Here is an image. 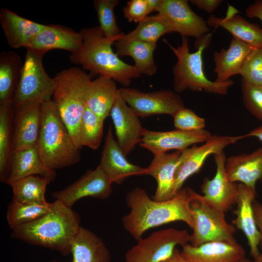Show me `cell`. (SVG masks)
<instances>
[{
	"label": "cell",
	"mask_w": 262,
	"mask_h": 262,
	"mask_svg": "<svg viewBox=\"0 0 262 262\" xmlns=\"http://www.w3.org/2000/svg\"><path fill=\"white\" fill-rule=\"evenodd\" d=\"M192 189L182 188L172 198L163 201L151 199L143 189L136 187L126 197L129 213L122 219L124 229L135 239L153 228L183 221L191 228L193 220L190 203Z\"/></svg>",
	"instance_id": "cell-1"
},
{
	"label": "cell",
	"mask_w": 262,
	"mask_h": 262,
	"mask_svg": "<svg viewBox=\"0 0 262 262\" xmlns=\"http://www.w3.org/2000/svg\"><path fill=\"white\" fill-rule=\"evenodd\" d=\"M80 33L82 44L77 52L71 53L69 60L89 70L91 78L98 75L105 76L127 87L132 79L141 77L134 66L123 61L112 49V45L124 36V33L117 36L106 37L99 26L83 28Z\"/></svg>",
	"instance_id": "cell-2"
},
{
	"label": "cell",
	"mask_w": 262,
	"mask_h": 262,
	"mask_svg": "<svg viewBox=\"0 0 262 262\" xmlns=\"http://www.w3.org/2000/svg\"><path fill=\"white\" fill-rule=\"evenodd\" d=\"M79 214L61 201L52 202L50 210L39 219L13 229L11 237L28 244L71 254L73 241L81 226Z\"/></svg>",
	"instance_id": "cell-3"
},
{
	"label": "cell",
	"mask_w": 262,
	"mask_h": 262,
	"mask_svg": "<svg viewBox=\"0 0 262 262\" xmlns=\"http://www.w3.org/2000/svg\"><path fill=\"white\" fill-rule=\"evenodd\" d=\"M212 34L208 33L197 39L195 47L196 51H190L188 39L182 37L180 46L175 48L166 40V43L177 58L173 67L174 89L176 92L181 93L187 89L195 92H205L219 95H225L234 82L231 80L219 83L208 79L204 71L203 53L210 45Z\"/></svg>",
	"instance_id": "cell-4"
},
{
	"label": "cell",
	"mask_w": 262,
	"mask_h": 262,
	"mask_svg": "<svg viewBox=\"0 0 262 262\" xmlns=\"http://www.w3.org/2000/svg\"><path fill=\"white\" fill-rule=\"evenodd\" d=\"M37 147L44 164L52 170L73 165L80 160V149L52 99L42 103Z\"/></svg>",
	"instance_id": "cell-5"
},
{
	"label": "cell",
	"mask_w": 262,
	"mask_h": 262,
	"mask_svg": "<svg viewBox=\"0 0 262 262\" xmlns=\"http://www.w3.org/2000/svg\"><path fill=\"white\" fill-rule=\"evenodd\" d=\"M54 80L52 100L75 145L80 149V126L91 77L81 68L72 67L57 73Z\"/></svg>",
	"instance_id": "cell-6"
},
{
	"label": "cell",
	"mask_w": 262,
	"mask_h": 262,
	"mask_svg": "<svg viewBox=\"0 0 262 262\" xmlns=\"http://www.w3.org/2000/svg\"><path fill=\"white\" fill-rule=\"evenodd\" d=\"M190 206L193 220L190 245L197 246L209 242L237 241L234 236L235 227L227 222L226 213L212 206L193 190Z\"/></svg>",
	"instance_id": "cell-7"
},
{
	"label": "cell",
	"mask_w": 262,
	"mask_h": 262,
	"mask_svg": "<svg viewBox=\"0 0 262 262\" xmlns=\"http://www.w3.org/2000/svg\"><path fill=\"white\" fill-rule=\"evenodd\" d=\"M54 86V78L46 72L42 58L27 49L20 78L14 97V106L49 100L53 96Z\"/></svg>",
	"instance_id": "cell-8"
},
{
	"label": "cell",
	"mask_w": 262,
	"mask_h": 262,
	"mask_svg": "<svg viewBox=\"0 0 262 262\" xmlns=\"http://www.w3.org/2000/svg\"><path fill=\"white\" fill-rule=\"evenodd\" d=\"M187 230L168 228L156 231L138 243L125 254L126 262H165L173 256L177 246L189 244Z\"/></svg>",
	"instance_id": "cell-9"
},
{
	"label": "cell",
	"mask_w": 262,
	"mask_h": 262,
	"mask_svg": "<svg viewBox=\"0 0 262 262\" xmlns=\"http://www.w3.org/2000/svg\"><path fill=\"white\" fill-rule=\"evenodd\" d=\"M119 91L124 101L139 117L161 114L173 117L179 110L185 107L180 96L170 90L144 92L127 87L119 89Z\"/></svg>",
	"instance_id": "cell-10"
},
{
	"label": "cell",
	"mask_w": 262,
	"mask_h": 262,
	"mask_svg": "<svg viewBox=\"0 0 262 262\" xmlns=\"http://www.w3.org/2000/svg\"><path fill=\"white\" fill-rule=\"evenodd\" d=\"M245 138V135L235 136L213 135L202 145L196 146L194 145L191 147L181 151L180 163L175 176L174 196L182 189L183 184L190 177L200 170L210 155L221 152L228 146L235 144Z\"/></svg>",
	"instance_id": "cell-11"
},
{
	"label": "cell",
	"mask_w": 262,
	"mask_h": 262,
	"mask_svg": "<svg viewBox=\"0 0 262 262\" xmlns=\"http://www.w3.org/2000/svg\"><path fill=\"white\" fill-rule=\"evenodd\" d=\"M156 12L172 32L178 33L182 37L198 39L209 33L207 21L192 10L187 0H162Z\"/></svg>",
	"instance_id": "cell-12"
},
{
	"label": "cell",
	"mask_w": 262,
	"mask_h": 262,
	"mask_svg": "<svg viewBox=\"0 0 262 262\" xmlns=\"http://www.w3.org/2000/svg\"><path fill=\"white\" fill-rule=\"evenodd\" d=\"M216 172L212 179L205 178L201 186L203 196L210 204L223 212L236 204L238 184L229 180L226 174V158L223 151L214 154Z\"/></svg>",
	"instance_id": "cell-13"
},
{
	"label": "cell",
	"mask_w": 262,
	"mask_h": 262,
	"mask_svg": "<svg viewBox=\"0 0 262 262\" xmlns=\"http://www.w3.org/2000/svg\"><path fill=\"white\" fill-rule=\"evenodd\" d=\"M213 136L210 131L204 129L156 131L145 129L139 145L155 155L166 153L170 150L181 151L191 145L205 143Z\"/></svg>",
	"instance_id": "cell-14"
},
{
	"label": "cell",
	"mask_w": 262,
	"mask_h": 262,
	"mask_svg": "<svg viewBox=\"0 0 262 262\" xmlns=\"http://www.w3.org/2000/svg\"><path fill=\"white\" fill-rule=\"evenodd\" d=\"M112 182L99 165L87 171L80 179L65 189L53 192L52 196L69 208L78 200L91 197L104 199L112 192Z\"/></svg>",
	"instance_id": "cell-15"
},
{
	"label": "cell",
	"mask_w": 262,
	"mask_h": 262,
	"mask_svg": "<svg viewBox=\"0 0 262 262\" xmlns=\"http://www.w3.org/2000/svg\"><path fill=\"white\" fill-rule=\"evenodd\" d=\"M110 115L115 127L117 142L127 156L135 146L142 142L144 128L136 114L119 93L111 109Z\"/></svg>",
	"instance_id": "cell-16"
},
{
	"label": "cell",
	"mask_w": 262,
	"mask_h": 262,
	"mask_svg": "<svg viewBox=\"0 0 262 262\" xmlns=\"http://www.w3.org/2000/svg\"><path fill=\"white\" fill-rule=\"evenodd\" d=\"M82 37L79 32L58 24L47 25L29 43L26 49L43 58L48 51L54 49L65 50L71 53L82 47Z\"/></svg>",
	"instance_id": "cell-17"
},
{
	"label": "cell",
	"mask_w": 262,
	"mask_h": 262,
	"mask_svg": "<svg viewBox=\"0 0 262 262\" xmlns=\"http://www.w3.org/2000/svg\"><path fill=\"white\" fill-rule=\"evenodd\" d=\"M126 157L115 140L109 126L98 165L112 183L119 184L131 176L146 175V168L131 164Z\"/></svg>",
	"instance_id": "cell-18"
},
{
	"label": "cell",
	"mask_w": 262,
	"mask_h": 262,
	"mask_svg": "<svg viewBox=\"0 0 262 262\" xmlns=\"http://www.w3.org/2000/svg\"><path fill=\"white\" fill-rule=\"evenodd\" d=\"M180 252L189 262H240L246 258L237 241L209 242L197 246L188 244Z\"/></svg>",
	"instance_id": "cell-19"
},
{
	"label": "cell",
	"mask_w": 262,
	"mask_h": 262,
	"mask_svg": "<svg viewBox=\"0 0 262 262\" xmlns=\"http://www.w3.org/2000/svg\"><path fill=\"white\" fill-rule=\"evenodd\" d=\"M42 103L31 102L15 107L16 121L12 151L37 146Z\"/></svg>",
	"instance_id": "cell-20"
},
{
	"label": "cell",
	"mask_w": 262,
	"mask_h": 262,
	"mask_svg": "<svg viewBox=\"0 0 262 262\" xmlns=\"http://www.w3.org/2000/svg\"><path fill=\"white\" fill-rule=\"evenodd\" d=\"M238 190L237 207L233 212L236 217L232 221V224L245 234L250 254L255 258L260 254L258 247L261 242V235L255 222L252 207L256 191L242 183L238 184Z\"/></svg>",
	"instance_id": "cell-21"
},
{
	"label": "cell",
	"mask_w": 262,
	"mask_h": 262,
	"mask_svg": "<svg viewBox=\"0 0 262 262\" xmlns=\"http://www.w3.org/2000/svg\"><path fill=\"white\" fill-rule=\"evenodd\" d=\"M181 151L153 155L154 157L146 168V175L153 177L157 188L153 197L156 201H163L173 197V189L177 169L180 163Z\"/></svg>",
	"instance_id": "cell-22"
},
{
	"label": "cell",
	"mask_w": 262,
	"mask_h": 262,
	"mask_svg": "<svg viewBox=\"0 0 262 262\" xmlns=\"http://www.w3.org/2000/svg\"><path fill=\"white\" fill-rule=\"evenodd\" d=\"M0 23L9 46L13 49L26 48L47 25L22 17L6 8L0 10Z\"/></svg>",
	"instance_id": "cell-23"
},
{
	"label": "cell",
	"mask_w": 262,
	"mask_h": 262,
	"mask_svg": "<svg viewBox=\"0 0 262 262\" xmlns=\"http://www.w3.org/2000/svg\"><path fill=\"white\" fill-rule=\"evenodd\" d=\"M239 12L229 5L224 17L211 15L207 19L209 26L221 27L237 38L254 48H262V29L258 25L248 21L238 14Z\"/></svg>",
	"instance_id": "cell-24"
},
{
	"label": "cell",
	"mask_w": 262,
	"mask_h": 262,
	"mask_svg": "<svg viewBox=\"0 0 262 262\" xmlns=\"http://www.w3.org/2000/svg\"><path fill=\"white\" fill-rule=\"evenodd\" d=\"M225 169L229 180L256 190V182L262 178V147L250 153L230 156L226 159Z\"/></svg>",
	"instance_id": "cell-25"
},
{
	"label": "cell",
	"mask_w": 262,
	"mask_h": 262,
	"mask_svg": "<svg viewBox=\"0 0 262 262\" xmlns=\"http://www.w3.org/2000/svg\"><path fill=\"white\" fill-rule=\"evenodd\" d=\"M39 175L52 180L54 170L47 168L40 156L37 146L12 151L10 171L6 183L9 185L26 177Z\"/></svg>",
	"instance_id": "cell-26"
},
{
	"label": "cell",
	"mask_w": 262,
	"mask_h": 262,
	"mask_svg": "<svg viewBox=\"0 0 262 262\" xmlns=\"http://www.w3.org/2000/svg\"><path fill=\"white\" fill-rule=\"evenodd\" d=\"M253 49L247 43L233 37L228 49L215 51L213 54L215 64L213 72L216 74L214 81L225 82L231 77L240 74L246 57Z\"/></svg>",
	"instance_id": "cell-27"
},
{
	"label": "cell",
	"mask_w": 262,
	"mask_h": 262,
	"mask_svg": "<svg viewBox=\"0 0 262 262\" xmlns=\"http://www.w3.org/2000/svg\"><path fill=\"white\" fill-rule=\"evenodd\" d=\"M119 93L114 80L99 75L90 82L86 93L85 105L104 121L110 114Z\"/></svg>",
	"instance_id": "cell-28"
},
{
	"label": "cell",
	"mask_w": 262,
	"mask_h": 262,
	"mask_svg": "<svg viewBox=\"0 0 262 262\" xmlns=\"http://www.w3.org/2000/svg\"><path fill=\"white\" fill-rule=\"evenodd\" d=\"M72 262H110L103 241L90 230L80 227L71 246Z\"/></svg>",
	"instance_id": "cell-29"
},
{
	"label": "cell",
	"mask_w": 262,
	"mask_h": 262,
	"mask_svg": "<svg viewBox=\"0 0 262 262\" xmlns=\"http://www.w3.org/2000/svg\"><path fill=\"white\" fill-rule=\"evenodd\" d=\"M122 38L115 43L116 55L118 57H131L134 62V67L141 75H154L158 69L153 56L157 44L138 40L127 41Z\"/></svg>",
	"instance_id": "cell-30"
},
{
	"label": "cell",
	"mask_w": 262,
	"mask_h": 262,
	"mask_svg": "<svg viewBox=\"0 0 262 262\" xmlns=\"http://www.w3.org/2000/svg\"><path fill=\"white\" fill-rule=\"evenodd\" d=\"M23 64L19 55L14 51L0 54V105L13 104Z\"/></svg>",
	"instance_id": "cell-31"
},
{
	"label": "cell",
	"mask_w": 262,
	"mask_h": 262,
	"mask_svg": "<svg viewBox=\"0 0 262 262\" xmlns=\"http://www.w3.org/2000/svg\"><path fill=\"white\" fill-rule=\"evenodd\" d=\"M52 180L47 177L30 176L10 183L13 199L20 202H47L45 193L47 185Z\"/></svg>",
	"instance_id": "cell-32"
},
{
	"label": "cell",
	"mask_w": 262,
	"mask_h": 262,
	"mask_svg": "<svg viewBox=\"0 0 262 262\" xmlns=\"http://www.w3.org/2000/svg\"><path fill=\"white\" fill-rule=\"evenodd\" d=\"M52 203H30L12 199L7 207L6 219L11 229L33 222L48 213Z\"/></svg>",
	"instance_id": "cell-33"
},
{
	"label": "cell",
	"mask_w": 262,
	"mask_h": 262,
	"mask_svg": "<svg viewBox=\"0 0 262 262\" xmlns=\"http://www.w3.org/2000/svg\"><path fill=\"white\" fill-rule=\"evenodd\" d=\"M172 32L165 20L157 14L147 16L138 23L133 31L125 34L122 39L127 41L138 40L157 44L162 36Z\"/></svg>",
	"instance_id": "cell-34"
},
{
	"label": "cell",
	"mask_w": 262,
	"mask_h": 262,
	"mask_svg": "<svg viewBox=\"0 0 262 262\" xmlns=\"http://www.w3.org/2000/svg\"><path fill=\"white\" fill-rule=\"evenodd\" d=\"M13 104L0 105V177L6 181L10 171V121Z\"/></svg>",
	"instance_id": "cell-35"
},
{
	"label": "cell",
	"mask_w": 262,
	"mask_h": 262,
	"mask_svg": "<svg viewBox=\"0 0 262 262\" xmlns=\"http://www.w3.org/2000/svg\"><path fill=\"white\" fill-rule=\"evenodd\" d=\"M104 120L89 110L85 109L80 126V141L81 147L85 146L97 149L101 142Z\"/></svg>",
	"instance_id": "cell-36"
},
{
	"label": "cell",
	"mask_w": 262,
	"mask_h": 262,
	"mask_svg": "<svg viewBox=\"0 0 262 262\" xmlns=\"http://www.w3.org/2000/svg\"><path fill=\"white\" fill-rule=\"evenodd\" d=\"M118 0H95L94 5L97 13L101 32L106 37H114L121 34L114 13Z\"/></svg>",
	"instance_id": "cell-37"
},
{
	"label": "cell",
	"mask_w": 262,
	"mask_h": 262,
	"mask_svg": "<svg viewBox=\"0 0 262 262\" xmlns=\"http://www.w3.org/2000/svg\"><path fill=\"white\" fill-rule=\"evenodd\" d=\"M240 75L242 82L248 84L262 86V48H254L246 57Z\"/></svg>",
	"instance_id": "cell-38"
},
{
	"label": "cell",
	"mask_w": 262,
	"mask_h": 262,
	"mask_svg": "<svg viewBox=\"0 0 262 262\" xmlns=\"http://www.w3.org/2000/svg\"><path fill=\"white\" fill-rule=\"evenodd\" d=\"M242 99L246 108L262 122V86H254L242 82Z\"/></svg>",
	"instance_id": "cell-39"
},
{
	"label": "cell",
	"mask_w": 262,
	"mask_h": 262,
	"mask_svg": "<svg viewBox=\"0 0 262 262\" xmlns=\"http://www.w3.org/2000/svg\"><path fill=\"white\" fill-rule=\"evenodd\" d=\"M176 129L183 131H196L204 129L205 120L198 116L192 110L184 107L173 116Z\"/></svg>",
	"instance_id": "cell-40"
},
{
	"label": "cell",
	"mask_w": 262,
	"mask_h": 262,
	"mask_svg": "<svg viewBox=\"0 0 262 262\" xmlns=\"http://www.w3.org/2000/svg\"><path fill=\"white\" fill-rule=\"evenodd\" d=\"M125 17L129 22L139 23L153 12L147 0H131L122 9Z\"/></svg>",
	"instance_id": "cell-41"
},
{
	"label": "cell",
	"mask_w": 262,
	"mask_h": 262,
	"mask_svg": "<svg viewBox=\"0 0 262 262\" xmlns=\"http://www.w3.org/2000/svg\"><path fill=\"white\" fill-rule=\"evenodd\" d=\"M198 9L209 14L213 13L223 2L222 0H191L190 1Z\"/></svg>",
	"instance_id": "cell-42"
},
{
	"label": "cell",
	"mask_w": 262,
	"mask_h": 262,
	"mask_svg": "<svg viewBox=\"0 0 262 262\" xmlns=\"http://www.w3.org/2000/svg\"><path fill=\"white\" fill-rule=\"evenodd\" d=\"M246 16L250 18H257L262 22V0L255 1L246 9Z\"/></svg>",
	"instance_id": "cell-43"
},
{
	"label": "cell",
	"mask_w": 262,
	"mask_h": 262,
	"mask_svg": "<svg viewBox=\"0 0 262 262\" xmlns=\"http://www.w3.org/2000/svg\"><path fill=\"white\" fill-rule=\"evenodd\" d=\"M252 207L255 222L261 235L260 245L262 247V205L258 202H253Z\"/></svg>",
	"instance_id": "cell-44"
},
{
	"label": "cell",
	"mask_w": 262,
	"mask_h": 262,
	"mask_svg": "<svg viewBox=\"0 0 262 262\" xmlns=\"http://www.w3.org/2000/svg\"><path fill=\"white\" fill-rule=\"evenodd\" d=\"M245 135L246 138L248 137H256L262 143V125Z\"/></svg>",
	"instance_id": "cell-45"
},
{
	"label": "cell",
	"mask_w": 262,
	"mask_h": 262,
	"mask_svg": "<svg viewBox=\"0 0 262 262\" xmlns=\"http://www.w3.org/2000/svg\"><path fill=\"white\" fill-rule=\"evenodd\" d=\"M165 262H189L186 259H185L180 255V251L177 249H176L175 253L172 257L168 261Z\"/></svg>",
	"instance_id": "cell-46"
},
{
	"label": "cell",
	"mask_w": 262,
	"mask_h": 262,
	"mask_svg": "<svg viewBox=\"0 0 262 262\" xmlns=\"http://www.w3.org/2000/svg\"><path fill=\"white\" fill-rule=\"evenodd\" d=\"M253 262H262V252L254 258Z\"/></svg>",
	"instance_id": "cell-47"
},
{
	"label": "cell",
	"mask_w": 262,
	"mask_h": 262,
	"mask_svg": "<svg viewBox=\"0 0 262 262\" xmlns=\"http://www.w3.org/2000/svg\"><path fill=\"white\" fill-rule=\"evenodd\" d=\"M240 262H251L248 259L245 258L241 260Z\"/></svg>",
	"instance_id": "cell-48"
},
{
	"label": "cell",
	"mask_w": 262,
	"mask_h": 262,
	"mask_svg": "<svg viewBox=\"0 0 262 262\" xmlns=\"http://www.w3.org/2000/svg\"><path fill=\"white\" fill-rule=\"evenodd\" d=\"M50 262H59L57 261H56V260H54V261H52Z\"/></svg>",
	"instance_id": "cell-49"
}]
</instances>
